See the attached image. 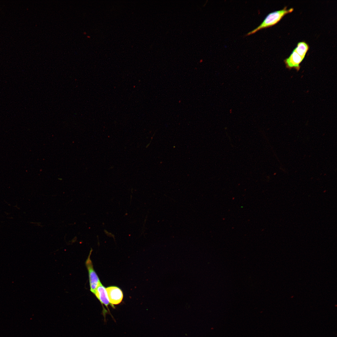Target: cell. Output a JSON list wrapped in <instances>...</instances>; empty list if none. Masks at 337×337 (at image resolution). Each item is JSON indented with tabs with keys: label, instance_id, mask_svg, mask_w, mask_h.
<instances>
[{
	"label": "cell",
	"instance_id": "5",
	"mask_svg": "<svg viewBox=\"0 0 337 337\" xmlns=\"http://www.w3.org/2000/svg\"><path fill=\"white\" fill-rule=\"evenodd\" d=\"M94 294L101 304L105 305L108 308V305L110 304L108 297L106 288L101 283L96 288Z\"/></svg>",
	"mask_w": 337,
	"mask_h": 337
},
{
	"label": "cell",
	"instance_id": "1",
	"mask_svg": "<svg viewBox=\"0 0 337 337\" xmlns=\"http://www.w3.org/2000/svg\"><path fill=\"white\" fill-rule=\"evenodd\" d=\"M292 8L287 9L286 7L283 9L271 12L268 14L262 22L254 29L248 32L246 36L253 34L261 29L271 27L277 23L286 14L292 12Z\"/></svg>",
	"mask_w": 337,
	"mask_h": 337
},
{
	"label": "cell",
	"instance_id": "6",
	"mask_svg": "<svg viewBox=\"0 0 337 337\" xmlns=\"http://www.w3.org/2000/svg\"><path fill=\"white\" fill-rule=\"evenodd\" d=\"M309 49V46L307 43L304 42H301L297 44L293 51L304 59Z\"/></svg>",
	"mask_w": 337,
	"mask_h": 337
},
{
	"label": "cell",
	"instance_id": "2",
	"mask_svg": "<svg viewBox=\"0 0 337 337\" xmlns=\"http://www.w3.org/2000/svg\"><path fill=\"white\" fill-rule=\"evenodd\" d=\"M92 250L85 261V265L87 269L89 277L90 291L94 294L99 285L101 283L99 278L94 270L90 256Z\"/></svg>",
	"mask_w": 337,
	"mask_h": 337
},
{
	"label": "cell",
	"instance_id": "4",
	"mask_svg": "<svg viewBox=\"0 0 337 337\" xmlns=\"http://www.w3.org/2000/svg\"><path fill=\"white\" fill-rule=\"evenodd\" d=\"M304 59L296 52L293 51L290 56L284 61L286 68L295 69L297 71L300 68V64Z\"/></svg>",
	"mask_w": 337,
	"mask_h": 337
},
{
	"label": "cell",
	"instance_id": "3",
	"mask_svg": "<svg viewBox=\"0 0 337 337\" xmlns=\"http://www.w3.org/2000/svg\"><path fill=\"white\" fill-rule=\"evenodd\" d=\"M107 296L110 304L112 307L113 305L119 304L122 301L123 295L122 290L116 286H110L106 288Z\"/></svg>",
	"mask_w": 337,
	"mask_h": 337
}]
</instances>
